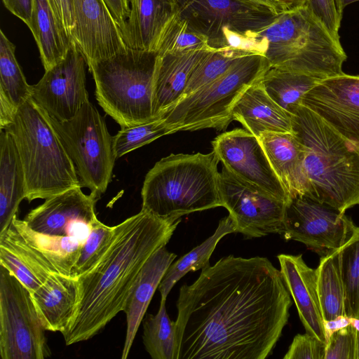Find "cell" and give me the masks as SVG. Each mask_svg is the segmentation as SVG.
Instances as JSON below:
<instances>
[{
  "label": "cell",
  "instance_id": "cell-1",
  "mask_svg": "<svg viewBox=\"0 0 359 359\" xmlns=\"http://www.w3.org/2000/svg\"><path fill=\"white\" fill-rule=\"evenodd\" d=\"M292 304L280 271L268 258L222 257L180 289L177 359H265Z\"/></svg>",
  "mask_w": 359,
  "mask_h": 359
},
{
  "label": "cell",
  "instance_id": "cell-2",
  "mask_svg": "<svg viewBox=\"0 0 359 359\" xmlns=\"http://www.w3.org/2000/svg\"><path fill=\"white\" fill-rule=\"evenodd\" d=\"M180 222L141 210L114 226L104 255L76 278V305L62 332L66 345L92 338L123 311L142 266L152 254L168 244Z\"/></svg>",
  "mask_w": 359,
  "mask_h": 359
},
{
  "label": "cell",
  "instance_id": "cell-3",
  "mask_svg": "<svg viewBox=\"0 0 359 359\" xmlns=\"http://www.w3.org/2000/svg\"><path fill=\"white\" fill-rule=\"evenodd\" d=\"M291 115L292 134L304 150L306 196L343 213L359 205V143L302 104Z\"/></svg>",
  "mask_w": 359,
  "mask_h": 359
},
{
  "label": "cell",
  "instance_id": "cell-4",
  "mask_svg": "<svg viewBox=\"0 0 359 359\" xmlns=\"http://www.w3.org/2000/svg\"><path fill=\"white\" fill-rule=\"evenodd\" d=\"M219 161L213 151L172 154L161 158L145 176L142 210L158 217L179 219L190 213L222 206Z\"/></svg>",
  "mask_w": 359,
  "mask_h": 359
},
{
  "label": "cell",
  "instance_id": "cell-5",
  "mask_svg": "<svg viewBox=\"0 0 359 359\" xmlns=\"http://www.w3.org/2000/svg\"><path fill=\"white\" fill-rule=\"evenodd\" d=\"M13 136L25 176V199H46L81 187L74 165L50 117L29 97L6 128Z\"/></svg>",
  "mask_w": 359,
  "mask_h": 359
},
{
  "label": "cell",
  "instance_id": "cell-6",
  "mask_svg": "<svg viewBox=\"0 0 359 359\" xmlns=\"http://www.w3.org/2000/svg\"><path fill=\"white\" fill-rule=\"evenodd\" d=\"M268 44L270 67L318 80L340 75L347 59L339 39L334 37L307 6L283 12L257 32Z\"/></svg>",
  "mask_w": 359,
  "mask_h": 359
},
{
  "label": "cell",
  "instance_id": "cell-7",
  "mask_svg": "<svg viewBox=\"0 0 359 359\" xmlns=\"http://www.w3.org/2000/svg\"><path fill=\"white\" fill-rule=\"evenodd\" d=\"M157 59L156 52L128 48L88 65L100 106L121 128L157 118L153 111Z\"/></svg>",
  "mask_w": 359,
  "mask_h": 359
},
{
  "label": "cell",
  "instance_id": "cell-8",
  "mask_svg": "<svg viewBox=\"0 0 359 359\" xmlns=\"http://www.w3.org/2000/svg\"><path fill=\"white\" fill-rule=\"evenodd\" d=\"M269 67L264 55H244L220 77L182 99L159 118L175 133L225 129L233 120L231 113L236 102L250 86L261 80Z\"/></svg>",
  "mask_w": 359,
  "mask_h": 359
},
{
  "label": "cell",
  "instance_id": "cell-9",
  "mask_svg": "<svg viewBox=\"0 0 359 359\" xmlns=\"http://www.w3.org/2000/svg\"><path fill=\"white\" fill-rule=\"evenodd\" d=\"M83 243L73 236L39 233L18 219L16 215L0 235V264L11 271L32 293L53 274L70 276Z\"/></svg>",
  "mask_w": 359,
  "mask_h": 359
},
{
  "label": "cell",
  "instance_id": "cell-10",
  "mask_svg": "<svg viewBox=\"0 0 359 359\" xmlns=\"http://www.w3.org/2000/svg\"><path fill=\"white\" fill-rule=\"evenodd\" d=\"M50 120L74 165L81 187L89 189L100 199L111 180L116 159L113 137L103 116L88 100L71 119Z\"/></svg>",
  "mask_w": 359,
  "mask_h": 359
},
{
  "label": "cell",
  "instance_id": "cell-11",
  "mask_svg": "<svg viewBox=\"0 0 359 359\" xmlns=\"http://www.w3.org/2000/svg\"><path fill=\"white\" fill-rule=\"evenodd\" d=\"M27 287L0 264V355L44 359L51 351Z\"/></svg>",
  "mask_w": 359,
  "mask_h": 359
},
{
  "label": "cell",
  "instance_id": "cell-12",
  "mask_svg": "<svg viewBox=\"0 0 359 359\" xmlns=\"http://www.w3.org/2000/svg\"><path fill=\"white\" fill-rule=\"evenodd\" d=\"M175 13L190 28L205 36L210 48L226 46L224 32L230 29L255 35L269 26L278 14L244 0H172Z\"/></svg>",
  "mask_w": 359,
  "mask_h": 359
},
{
  "label": "cell",
  "instance_id": "cell-13",
  "mask_svg": "<svg viewBox=\"0 0 359 359\" xmlns=\"http://www.w3.org/2000/svg\"><path fill=\"white\" fill-rule=\"evenodd\" d=\"M356 228L345 213L303 195L287 203L280 236L302 243L321 257L339 250Z\"/></svg>",
  "mask_w": 359,
  "mask_h": 359
},
{
  "label": "cell",
  "instance_id": "cell-14",
  "mask_svg": "<svg viewBox=\"0 0 359 359\" xmlns=\"http://www.w3.org/2000/svg\"><path fill=\"white\" fill-rule=\"evenodd\" d=\"M219 191L222 207L234 221L236 233L245 238L280 235L288 202L240 180L224 166L219 175Z\"/></svg>",
  "mask_w": 359,
  "mask_h": 359
},
{
  "label": "cell",
  "instance_id": "cell-15",
  "mask_svg": "<svg viewBox=\"0 0 359 359\" xmlns=\"http://www.w3.org/2000/svg\"><path fill=\"white\" fill-rule=\"evenodd\" d=\"M86 65L83 53L72 40L65 58L45 71L39 81L32 86V97L51 118L69 120L89 100Z\"/></svg>",
  "mask_w": 359,
  "mask_h": 359
},
{
  "label": "cell",
  "instance_id": "cell-16",
  "mask_svg": "<svg viewBox=\"0 0 359 359\" xmlns=\"http://www.w3.org/2000/svg\"><path fill=\"white\" fill-rule=\"evenodd\" d=\"M212 146L218 160L236 177L286 202L290 201L255 135L247 130L236 128L218 135L212 140Z\"/></svg>",
  "mask_w": 359,
  "mask_h": 359
},
{
  "label": "cell",
  "instance_id": "cell-17",
  "mask_svg": "<svg viewBox=\"0 0 359 359\" xmlns=\"http://www.w3.org/2000/svg\"><path fill=\"white\" fill-rule=\"evenodd\" d=\"M302 104L340 135L359 143V75L343 73L318 81Z\"/></svg>",
  "mask_w": 359,
  "mask_h": 359
},
{
  "label": "cell",
  "instance_id": "cell-18",
  "mask_svg": "<svg viewBox=\"0 0 359 359\" xmlns=\"http://www.w3.org/2000/svg\"><path fill=\"white\" fill-rule=\"evenodd\" d=\"M75 27L72 40L87 66L128 49L122 32L104 0H72Z\"/></svg>",
  "mask_w": 359,
  "mask_h": 359
},
{
  "label": "cell",
  "instance_id": "cell-19",
  "mask_svg": "<svg viewBox=\"0 0 359 359\" xmlns=\"http://www.w3.org/2000/svg\"><path fill=\"white\" fill-rule=\"evenodd\" d=\"M94 194H85L81 187L53 196L30 210L24 221L33 230L49 236H72L81 223L97 218Z\"/></svg>",
  "mask_w": 359,
  "mask_h": 359
},
{
  "label": "cell",
  "instance_id": "cell-20",
  "mask_svg": "<svg viewBox=\"0 0 359 359\" xmlns=\"http://www.w3.org/2000/svg\"><path fill=\"white\" fill-rule=\"evenodd\" d=\"M277 257L283 279L306 332L326 344L329 334L318 298L316 269L305 263L302 254H280Z\"/></svg>",
  "mask_w": 359,
  "mask_h": 359
},
{
  "label": "cell",
  "instance_id": "cell-21",
  "mask_svg": "<svg viewBox=\"0 0 359 359\" xmlns=\"http://www.w3.org/2000/svg\"><path fill=\"white\" fill-rule=\"evenodd\" d=\"M176 257L163 246L152 254L142 266L123 311L126 316L127 329L122 359L128 358L153 295Z\"/></svg>",
  "mask_w": 359,
  "mask_h": 359
},
{
  "label": "cell",
  "instance_id": "cell-22",
  "mask_svg": "<svg viewBox=\"0 0 359 359\" xmlns=\"http://www.w3.org/2000/svg\"><path fill=\"white\" fill-rule=\"evenodd\" d=\"M259 140L290 198L306 196L309 183L304 168V150L292 133H264Z\"/></svg>",
  "mask_w": 359,
  "mask_h": 359
},
{
  "label": "cell",
  "instance_id": "cell-23",
  "mask_svg": "<svg viewBox=\"0 0 359 359\" xmlns=\"http://www.w3.org/2000/svg\"><path fill=\"white\" fill-rule=\"evenodd\" d=\"M231 116L257 137L264 133H292V115L267 95L260 81L243 93Z\"/></svg>",
  "mask_w": 359,
  "mask_h": 359
},
{
  "label": "cell",
  "instance_id": "cell-24",
  "mask_svg": "<svg viewBox=\"0 0 359 359\" xmlns=\"http://www.w3.org/2000/svg\"><path fill=\"white\" fill-rule=\"evenodd\" d=\"M211 49L158 54L153 95L155 118H159L182 99L193 69Z\"/></svg>",
  "mask_w": 359,
  "mask_h": 359
},
{
  "label": "cell",
  "instance_id": "cell-25",
  "mask_svg": "<svg viewBox=\"0 0 359 359\" xmlns=\"http://www.w3.org/2000/svg\"><path fill=\"white\" fill-rule=\"evenodd\" d=\"M175 13L172 0H130V13L122 31L126 46L157 53L164 28Z\"/></svg>",
  "mask_w": 359,
  "mask_h": 359
},
{
  "label": "cell",
  "instance_id": "cell-26",
  "mask_svg": "<svg viewBox=\"0 0 359 359\" xmlns=\"http://www.w3.org/2000/svg\"><path fill=\"white\" fill-rule=\"evenodd\" d=\"M31 296L44 329L62 333L74 313L78 297L76 279L53 274Z\"/></svg>",
  "mask_w": 359,
  "mask_h": 359
},
{
  "label": "cell",
  "instance_id": "cell-27",
  "mask_svg": "<svg viewBox=\"0 0 359 359\" xmlns=\"http://www.w3.org/2000/svg\"><path fill=\"white\" fill-rule=\"evenodd\" d=\"M25 198V176L13 135L1 130L0 135V235L17 215Z\"/></svg>",
  "mask_w": 359,
  "mask_h": 359
},
{
  "label": "cell",
  "instance_id": "cell-28",
  "mask_svg": "<svg viewBox=\"0 0 359 359\" xmlns=\"http://www.w3.org/2000/svg\"><path fill=\"white\" fill-rule=\"evenodd\" d=\"M28 28L36 43L45 71L65 58L72 40L62 32L48 0H34Z\"/></svg>",
  "mask_w": 359,
  "mask_h": 359
},
{
  "label": "cell",
  "instance_id": "cell-29",
  "mask_svg": "<svg viewBox=\"0 0 359 359\" xmlns=\"http://www.w3.org/2000/svg\"><path fill=\"white\" fill-rule=\"evenodd\" d=\"M236 233V225L231 217L220 219L214 233L199 245L172 263L165 271L158 287L161 299H166L173 286L188 272L202 269L210 264V257L217 243L225 236Z\"/></svg>",
  "mask_w": 359,
  "mask_h": 359
},
{
  "label": "cell",
  "instance_id": "cell-30",
  "mask_svg": "<svg viewBox=\"0 0 359 359\" xmlns=\"http://www.w3.org/2000/svg\"><path fill=\"white\" fill-rule=\"evenodd\" d=\"M316 269L318 298L326 326L346 318L339 250L321 257Z\"/></svg>",
  "mask_w": 359,
  "mask_h": 359
},
{
  "label": "cell",
  "instance_id": "cell-31",
  "mask_svg": "<svg viewBox=\"0 0 359 359\" xmlns=\"http://www.w3.org/2000/svg\"><path fill=\"white\" fill-rule=\"evenodd\" d=\"M320 80L287 70L269 67L260 80L267 95L290 114L302 104L304 95Z\"/></svg>",
  "mask_w": 359,
  "mask_h": 359
},
{
  "label": "cell",
  "instance_id": "cell-32",
  "mask_svg": "<svg viewBox=\"0 0 359 359\" xmlns=\"http://www.w3.org/2000/svg\"><path fill=\"white\" fill-rule=\"evenodd\" d=\"M166 299H161L156 314H147L143 322V344L153 359H177L175 321L169 318Z\"/></svg>",
  "mask_w": 359,
  "mask_h": 359
},
{
  "label": "cell",
  "instance_id": "cell-33",
  "mask_svg": "<svg viewBox=\"0 0 359 359\" xmlns=\"http://www.w3.org/2000/svg\"><path fill=\"white\" fill-rule=\"evenodd\" d=\"M0 93L17 107L32 96V86L26 81L15 56V46L0 31Z\"/></svg>",
  "mask_w": 359,
  "mask_h": 359
},
{
  "label": "cell",
  "instance_id": "cell-34",
  "mask_svg": "<svg viewBox=\"0 0 359 359\" xmlns=\"http://www.w3.org/2000/svg\"><path fill=\"white\" fill-rule=\"evenodd\" d=\"M250 53L231 48L208 50L193 69L182 99L218 79L241 57Z\"/></svg>",
  "mask_w": 359,
  "mask_h": 359
},
{
  "label": "cell",
  "instance_id": "cell-35",
  "mask_svg": "<svg viewBox=\"0 0 359 359\" xmlns=\"http://www.w3.org/2000/svg\"><path fill=\"white\" fill-rule=\"evenodd\" d=\"M339 261L345 316L359 320V226L339 249Z\"/></svg>",
  "mask_w": 359,
  "mask_h": 359
},
{
  "label": "cell",
  "instance_id": "cell-36",
  "mask_svg": "<svg viewBox=\"0 0 359 359\" xmlns=\"http://www.w3.org/2000/svg\"><path fill=\"white\" fill-rule=\"evenodd\" d=\"M210 48L205 36L190 28L185 20L175 13L164 28L157 53H183Z\"/></svg>",
  "mask_w": 359,
  "mask_h": 359
},
{
  "label": "cell",
  "instance_id": "cell-37",
  "mask_svg": "<svg viewBox=\"0 0 359 359\" xmlns=\"http://www.w3.org/2000/svg\"><path fill=\"white\" fill-rule=\"evenodd\" d=\"M175 131L161 118L130 127L122 128L113 137V151L118 158L126 154Z\"/></svg>",
  "mask_w": 359,
  "mask_h": 359
},
{
  "label": "cell",
  "instance_id": "cell-38",
  "mask_svg": "<svg viewBox=\"0 0 359 359\" xmlns=\"http://www.w3.org/2000/svg\"><path fill=\"white\" fill-rule=\"evenodd\" d=\"M114 233V226H107L97 218L92 222L89 235L72 269L71 277L78 278L90 270L101 259L111 245Z\"/></svg>",
  "mask_w": 359,
  "mask_h": 359
},
{
  "label": "cell",
  "instance_id": "cell-39",
  "mask_svg": "<svg viewBox=\"0 0 359 359\" xmlns=\"http://www.w3.org/2000/svg\"><path fill=\"white\" fill-rule=\"evenodd\" d=\"M357 330L351 322L332 331L326 343L324 359H355Z\"/></svg>",
  "mask_w": 359,
  "mask_h": 359
},
{
  "label": "cell",
  "instance_id": "cell-40",
  "mask_svg": "<svg viewBox=\"0 0 359 359\" xmlns=\"http://www.w3.org/2000/svg\"><path fill=\"white\" fill-rule=\"evenodd\" d=\"M326 344L306 332L294 336L284 359H324Z\"/></svg>",
  "mask_w": 359,
  "mask_h": 359
},
{
  "label": "cell",
  "instance_id": "cell-41",
  "mask_svg": "<svg viewBox=\"0 0 359 359\" xmlns=\"http://www.w3.org/2000/svg\"><path fill=\"white\" fill-rule=\"evenodd\" d=\"M306 6L330 33L339 39L342 15L337 10L335 0H307Z\"/></svg>",
  "mask_w": 359,
  "mask_h": 359
},
{
  "label": "cell",
  "instance_id": "cell-42",
  "mask_svg": "<svg viewBox=\"0 0 359 359\" xmlns=\"http://www.w3.org/2000/svg\"><path fill=\"white\" fill-rule=\"evenodd\" d=\"M62 32L72 40L75 20L72 0H48Z\"/></svg>",
  "mask_w": 359,
  "mask_h": 359
},
{
  "label": "cell",
  "instance_id": "cell-43",
  "mask_svg": "<svg viewBox=\"0 0 359 359\" xmlns=\"http://www.w3.org/2000/svg\"><path fill=\"white\" fill-rule=\"evenodd\" d=\"M4 6L29 27L31 24L34 0H2Z\"/></svg>",
  "mask_w": 359,
  "mask_h": 359
},
{
  "label": "cell",
  "instance_id": "cell-44",
  "mask_svg": "<svg viewBox=\"0 0 359 359\" xmlns=\"http://www.w3.org/2000/svg\"><path fill=\"white\" fill-rule=\"evenodd\" d=\"M104 1L122 32L130 13V0H104Z\"/></svg>",
  "mask_w": 359,
  "mask_h": 359
},
{
  "label": "cell",
  "instance_id": "cell-45",
  "mask_svg": "<svg viewBox=\"0 0 359 359\" xmlns=\"http://www.w3.org/2000/svg\"><path fill=\"white\" fill-rule=\"evenodd\" d=\"M18 108L4 93H0V128L6 129L12 122Z\"/></svg>",
  "mask_w": 359,
  "mask_h": 359
},
{
  "label": "cell",
  "instance_id": "cell-46",
  "mask_svg": "<svg viewBox=\"0 0 359 359\" xmlns=\"http://www.w3.org/2000/svg\"><path fill=\"white\" fill-rule=\"evenodd\" d=\"M252 4H258L260 6H266L277 14L285 12L282 5L278 0H244Z\"/></svg>",
  "mask_w": 359,
  "mask_h": 359
},
{
  "label": "cell",
  "instance_id": "cell-47",
  "mask_svg": "<svg viewBox=\"0 0 359 359\" xmlns=\"http://www.w3.org/2000/svg\"><path fill=\"white\" fill-rule=\"evenodd\" d=\"M285 12L295 10L306 6L307 0H278Z\"/></svg>",
  "mask_w": 359,
  "mask_h": 359
},
{
  "label": "cell",
  "instance_id": "cell-48",
  "mask_svg": "<svg viewBox=\"0 0 359 359\" xmlns=\"http://www.w3.org/2000/svg\"><path fill=\"white\" fill-rule=\"evenodd\" d=\"M359 0H335L337 8L340 14L342 15L343 11L344 8L349 5L350 4H352L353 2L358 1Z\"/></svg>",
  "mask_w": 359,
  "mask_h": 359
},
{
  "label": "cell",
  "instance_id": "cell-49",
  "mask_svg": "<svg viewBox=\"0 0 359 359\" xmlns=\"http://www.w3.org/2000/svg\"><path fill=\"white\" fill-rule=\"evenodd\" d=\"M351 320L354 324L357 330V350L355 359H359V320L351 318Z\"/></svg>",
  "mask_w": 359,
  "mask_h": 359
}]
</instances>
